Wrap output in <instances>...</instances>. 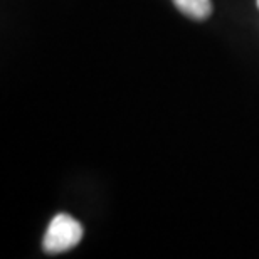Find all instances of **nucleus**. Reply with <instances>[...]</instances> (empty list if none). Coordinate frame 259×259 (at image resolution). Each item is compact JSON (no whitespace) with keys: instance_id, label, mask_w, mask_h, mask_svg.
<instances>
[{"instance_id":"f257e3e1","label":"nucleus","mask_w":259,"mask_h":259,"mask_svg":"<svg viewBox=\"0 0 259 259\" xmlns=\"http://www.w3.org/2000/svg\"><path fill=\"white\" fill-rule=\"evenodd\" d=\"M82 239V226L74 217L58 214L51 221L42 239V249L48 254H59L76 247Z\"/></svg>"},{"instance_id":"f03ea898","label":"nucleus","mask_w":259,"mask_h":259,"mask_svg":"<svg viewBox=\"0 0 259 259\" xmlns=\"http://www.w3.org/2000/svg\"><path fill=\"white\" fill-rule=\"evenodd\" d=\"M174 4L184 15L195 20H204L212 14L210 0H174Z\"/></svg>"},{"instance_id":"7ed1b4c3","label":"nucleus","mask_w":259,"mask_h":259,"mask_svg":"<svg viewBox=\"0 0 259 259\" xmlns=\"http://www.w3.org/2000/svg\"><path fill=\"white\" fill-rule=\"evenodd\" d=\"M257 7H259V0H257Z\"/></svg>"}]
</instances>
